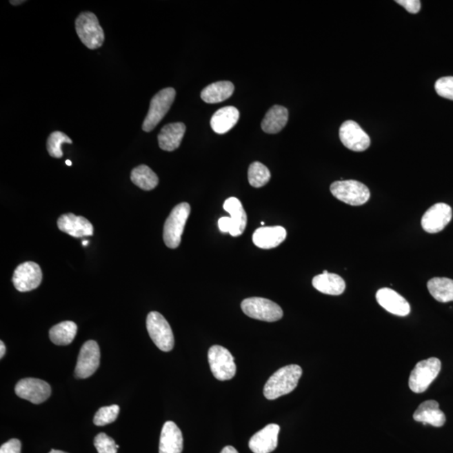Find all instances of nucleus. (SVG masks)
Returning <instances> with one entry per match:
<instances>
[{"instance_id": "obj_40", "label": "nucleus", "mask_w": 453, "mask_h": 453, "mask_svg": "<svg viewBox=\"0 0 453 453\" xmlns=\"http://www.w3.org/2000/svg\"><path fill=\"white\" fill-rule=\"evenodd\" d=\"M49 453H68V452H65L59 450H54L53 449V450L50 451Z\"/></svg>"}, {"instance_id": "obj_10", "label": "nucleus", "mask_w": 453, "mask_h": 453, "mask_svg": "<svg viewBox=\"0 0 453 453\" xmlns=\"http://www.w3.org/2000/svg\"><path fill=\"white\" fill-rule=\"evenodd\" d=\"M208 363L212 374L219 381H230L235 376L234 358L227 348L219 345L211 347L208 351Z\"/></svg>"}, {"instance_id": "obj_3", "label": "nucleus", "mask_w": 453, "mask_h": 453, "mask_svg": "<svg viewBox=\"0 0 453 453\" xmlns=\"http://www.w3.org/2000/svg\"><path fill=\"white\" fill-rule=\"evenodd\" d=\"M191 212L188 203L177 205L166 219L164 225L163 239L165 245L170 249H177L180 245L181 235Z\"/></svg>"}, {"instance_id": "obj_30", "label": "nucleus", "mask_w": 453, "mask_h": 453, "mask_svg": "<svg viewBox=\"0 0 453 453\" xmlns=\"http://www.w3.org/2000/svg\"><path fill=\"white\" fill-rule=\"evenodd\" d=\"M248 178H249V183L252 187L256 188H262L269 183L270 172L261 162H254L250 166Z\"/></svg>"}, {"instance_id": "obj_42", "label": "nucleus", "mask_w": 453, "mask_h": 453, "mask_svg": "<svg viewBox=\"0 0 453 453\" xmlns=\"http://www.w3.org/2000/svg\"><path fill=\"white\" fill-rule=\"evenodd\" d=\"M88 243L89 242L88 241V240H84V241H83V245L87 246L88 245Z\"/></svg>"}, {"instance_id": "obj_9", "label": "nucleus", "mask_w": 453, "mask_h": 453, "mask_svg": "<svg viewBox=\"0 0 453 453\" xmlns=\"http://www.w3.org/2000/svg\"><path fill=\"white\" fill-rule=\"evenodd\" d=\"M147 331L159 350L170 352L173 350L174 335L168 321L157 312H151L147 316Z\"/></svg>"}, {"instance_id": "obj_23", "label": "nucleus", "mask_w": 453, "mask_h": 453, "mask_svg": "<svg viewBox=\"0 0 453 453\" xmlns=\"http://www.w3.org/2000/svg\"><path fill=\"white\" fill-rule=\"evenodd\" d=\"M239 119V111L233 106L220 108L212 115L211 127L215 133L223 134L233 129Z\"/></svg>"}, {"instance_id": "obj_7", "label": "nucleus", "mask_w": 453, "mask_h": 453, "mask_svg": "<svg viewBox=\"0 0 453 453\" xmlns=\"http://www.w3.org/2000/svg\"><path fill=\"white\" fill-rule=\"evenodd\" d=\"M223 208L231 217H223L219 220V230L223 234L230 233L233 237H238L247 225V214L241 201L236 197H230L224 203Z\"/></svg>"}, {"instance_id": "obj_28", "label": "nucleus", "mask_w": 453, "mask_h": 453, "mask_svg": "<svg viewBox=\"0 0 453 453\" xmlns=\"http://www.w3.org/2000/svg\"><path fill=\"white\" fill-rule=\"evenodd\" d=\"M429 292L435 300L443 303L453 301V280L449 278L435 277L428 281Z\"/></svg>"}, {"instance_id": "obj_21", "label": "nucleus", "mask_w": 453, "mask_h": 453, "mask_svg": "<svg viewBox=\"0 0 453 453\" xmlns=\"http://www.w3.org/2000/svg\"><path fill=\"white\" fill-rule=\"evenodd\" d=\"M413 418L417 422L432 425L435 427H443L446 422V416L440 410L439 402L436 401L421 403L414 413Z\"/></svg>"}, {"instance_id": "obj_15", "label": "nucleus", "mask_w": 453, "mask_h": 453, "mask_svg": "<svg viewBox=\"0 0 453 453\" xmlns=\"http://www.w3.org/2000/svg\"><path fill=\"white\" fill-rule=\"evenodd\" d=\"M452 218V208L446 203H436L425 212L421 219V226L429 234L443 231Z\"/></svg>"}, {"instance_id": "obj_43", "label": "nucleus", "mask_w": 453, "mask_h": 453, "mask_svg": "<svg viewBox=\"0 0 453 453\" xmlns=\"http://www.w3.org/2000/svg\"><path fill=\"white\" fill-rule=\"evenodd\" d=\"M328 272L327 270H324L323 272V274H328Z\"/></svg>"}, {"instance_id": "obj_34", "label": "nucleus", "mask_w": 453, "mask_h": 453, "mask_svg": "<svg viewBox=\"0 0 453 453\" xmlns=\"http://www.w3.org/2000/svg\"><path fill=\"white\" fill-rule=\"evenodd\" d=\"M436 94L441 98L453 100V77H443L435 83Z\"/></svg>"}, {"instance_id": "obj_25", "label": "nucleus", "mask_w": 453, "mask_h": 453, "mask_svg": "<svg viewBox=\"0 0 453 453\" xmlns=\"http://www.w3.org/2000/svg\"><path fill=\"white\" fill-rule=\"evenodd\" d=\"M288 110L283 106L274 105L267 112L261 123L262 130L267 134H277L288 122Z\"/></svg>"}, {"instance_id": "obj_32", "label": "nucleus", "mask_w": 453, "mask_h": 453, "mask_svg": "<svg viewBox=\"0 0 453 453\" xmlns=\"http://www.w3.org/2000/svg\"><path fill=\"white\" fill-rule=\"evenodd\" d=\"M119 413V406L118 405L104 406L95 414L94 423L98 427H103V425L113 423L117 419Z\"/></svg>"}, {"instance_id": "obj_29", "label": "nucleus", "mask_w": 453, "mask_h": 453, "mask_svg": "<svg viewBox=\"0 0 453 453\" xmlns=\"http://www.w3.org/2000/svg\"><path fill=\"white\" fill-rule=\"evenodd\" d=\"M132 183L138 188L151 191L157 187L159 178L149 166L141 165L133 169L130 175Z\"/></svg>"}, {"instance_id": "obj_11", "label": "nucleus", "mask_w": 453, "mask_h": 453, "mask_svg": "<svg viewBox=\"0 0 453 453\" xmlns=\"http://www.w3.org/2000/svg\"><path fill=\"white\" fill-rule=\"evenodd\" d=\"M15 394L19 398L38 405L48 400L52 394V389L48 383L41 379L26 378L17 383Z\"/></svg>"}, {"instance_id": "obj_26", "label": "nucleus", "mask_w": 453, "mask_h": 453, "mask_svg": "<svg viewBox=\"0 0 453 453\" xmlns=\"http://www.w3.org/2000/svg\"><path fill=\"white\" fill-rule=\"evenodd\" d=\"M234 91L233 83L228 81H221L205 88L201 92V98L207 103H218L230 99Z\"/></svg>"}, {"instance_id": "obj_38", "label": "nucleus", "mask_w": 453, "mask_h": 453, "mask_svg": "<svg viewBox=\"0 0 453 453\" xmlns=\"http://www.w3.org/2000/svg\"><path fill=\"white\" fill-rule=\"evenodd\" d=\"M6 348L5 343L3 341L0 342V358L3 359V356L6 354Z\"/></svg>"}, {"instance_id": "obj_37", "label": "nucleus", "mask_w": 453, "mask_h": 453, "mask_svg": "<svg viewBox=\"0 0 453 453\" xmlns=\"http://www.w3.org/2000/svg\"><path fill=\"white\" fill-rule=\"evenodd\" d=\"M221 453H239L234 447L227 446L224 447Z\"/></svg>"}, {"instance_id": "obj_5", "label": "nucleus", "mask_w": 453, "mask_h": 453, "mask_svg": "<svg viewBox=\"0 0 453 453\" xmlns=\"http://www.w3.org/2000/svg\"><path fill=\"white\" fill-rule=\"evenodd\" d=\"M332 194L336 199L351 206H361L370 199V189L358 181H339L330 187Z\"/></svg>"}, {"instance_id": "obj_12", "label": "nucleus", "mask_w": 453, "mask_h": 453, "mask_svg": "<svg viewBox=\"0 0 453 453\" xmlns=\"http://www.w3.org/2000/svg\"><path fill=\"white\" fill-rule=\"evenodd\" d=\"M100 363V350L99 344L94 340H89L81 348L75 370L76 377L87 379L92 376Z\"/></svg>"}, {"instance_id": "obj_19", "label": "nucleus", "mask_w": 453, "mask_h": 453, "mask_svg": "<svg viewBox=\"0 0 453 453\" xmlns=\"http://www.w3.org/2000/svg\"><path fill=\"white\" fill-rule=\"evenodd\" d=\"M183 450V433L173 421H166L161 433L159 452L181 453Z\"/></svg>"}, {"instance_id": "obj_20", "label": "nucleus", "mask_w": 453, "mask_h": 453, "mask_svg": "<svg viewBox=\"0 0 453 453\" xmlns=\"http://www.w3.org/2000/svg\"><path fill=\"white\" fill-rule=\"evenodd\" d=\"M286 236L288 233L283 227H261L254 232L253 242L261 249L270 250L284 242Z\"/></svg>"}, {"instance_id": "obj_17", "label": "nucleus", "mask_w": 453, "mask_h": 453, "mask_svg": "<svg viewBox=\"0 0 453 453\" xmlns=\"http://www.w3.org/2000/svg\"><path fill=\"white\" fill-rule=\"evenodd\" d=\"M57 226L63 233L74 238L88 237L94 235V227L87 219L82 216L67 214L57 220Z\"/></svg>"}, {"instance_id": "obj_35", "label": "nucleus", "mask_w": 453, "mask_h": 453, "mask_svg": "<svg viewBox=\"0 0 453 453\" xmlns=\"http://www.w3.org/2000/svg\"><path fill=\"white\" fill-rule=\"evenodd\" d=\"M0 453H21V443L18 439H11L0 447Z\"/></svg>"}, {"instance_id": "obj_33", "label": "nucleus", "mask_w": 453, "mask_h": 453, "mask_svg": "<svg viewBox=\"0 0 453 453\" xmlns=\"http://www.w3.org/2000/svg\"><path fill=\"white\" fill-rule=\"evenodd\" d=\"M94 446L99 453H117L118 452L117 444L105 433H99L96 436Z\"/></svg>"}, {"instance_id": "obj_24", "label": "nucleus", "mask_w": 453, "mask_h": 453, "mask_svg": "<svg viewBox=\"0 0 453 453\" xmlns=\"http://www.w3.org/2000/svg\"><path fill=\"white\" fill-rule=\"evenodd\" d=\"M312 285L326 295L340 296L346 288L345 281L336 274H321L313 278Z\"/></svg>"}, {"instance_id": "obj_22", "label": "nucleus", "mask_w": 453, "mask_h": 453, "mask_svg": "<svg viewBox=\"0 0 453 453\" xmlns=\"http://www.w3.org/2000/svg\"><path fill=\"white\" fill-rule=\"evenodd\" d=\"M185 133L183 123H168L162 128L158 135L159 146L165 151H174L179 148Z\"/></svg>"}, {"instance_id": "obj_6", "label": "nucleus", "mask_w": 453, "mask_h": 453, "mask_svg": "<svg viewBox=\"0 0 453 453\" xmlns=\"http://www.w3.org/2000/svg\"><path fill=\"white\" fill-rule=\"evenodd\" d=\"M441 369V363L439 359L430 358L422 360L410 373V389L417 394L425 392L439 376Z\"/></svg>"}, {"instance_id": "obj_41", "label": "nucleus", "mask_w": 453, "mask_h": 453, "mask_svg": "<svg viewBox=\"0 0 453 453\" xmlns=\"http://www.w3.org/2000/svg\"><path fill=\"white\" fill-rule=\"evenodd\" d=\"M66 164H67L68 166H72V163L71 161H66Z\"/></svg>"}, {"instance_id": "obj_44", "label": "nucleus", "mask_w": 453, "mask_h": 453, "mask_svg": "<svg viewBox=\"0 0 453 453\" xmlns=\"http://www.w3.org/2000/svg\"><path fill=\"white\" fill-rule=\"evenodd\" d=\"M261 225H265V223H264V222H261Z\"/></svg>"}, {"instance_id": "obj_1", "label": "nucleus", "mask_w": 453, "mask_h": 453, "mask_svg": "<svg viewBox=\"0 0 453 453\" xmlns=\"http://www.w3.org/2000/svg\"><path fill=\"white\" fill-rule=\"evenodd\" d=\"M301 375L302 369L299 365H290L281 368L266 382L265 397L267 400L273 401L292 392L296 388Z\"/></svg>"}, {"instance_id": "obj_4", "label": "nucleus", "mask_w": 453, "mask_h": 453, "mask_svg": "<svg viewBox=\"0 0 453 453\" xmlns=\"http://www.w3.org/2000/svg\"><path fill=\"white\" fill-rule=\"evenodd\" d=\"M176 98V90L172 88L162 89L150 101L148 114L143 123L142 129L151 132L168 113Z\"/></svg>"}, {"instance_id": "obj_31", "label": "nucleus", "mask_w": 453, "mask_h": 453, "mask_svg": "<svg viewBox=\"0 0 453 453\" xmlns=\"http://www.w3.org/2000/svg\"><path fill=\"white\" fill-rule=\"evenodd\" d=\"M68 143V144H72L71 138H69L67 134L61 131H54L49 135L46 147L50 157L53 158L60 159L63 157V150H61V145Z\"/></svg>"}, {"instance_id": "obj_2", "label": "nucleus", "mask_w": 453, "mask_h": 453, "mask_svg": "<svg viewBox=\"0 0 453 453\" xmlns=\"http://www.w3.org/2000/svg\"><path fill=\"white\" fill-rule=\"evenodd\" d=\"M75 26L77 36L88 49L95 50L103 46L105 37L94 13L89 11L81 13L76 19Z\"/></svg>"}, {"instance_id": "obj_14", "label": "nucleus", "mask_w": 453, "mask_h": 453, "mask_svg": "<svg viewBox=\"0 0 453 453\" xmlns=\"http://www.w3.org/2000/svg\"><path fill=\"white\" fill-rule=\"evenodd\" d=\"M41 281L42 271L37 263H23L14 270L13 283L19 292H27L37 289L41 285Z\"/></svg>"}, {"instance_id": "obj_39", "label": "nucleus", "mask_w": 453, "mask_h": 453, "mask_svg": "<svg viewBox=\"0 0 453 453\" xmlns=\"http://www.w3.org/2000/svg\"><path fill=\"white\" fill-rule=\"evenodd\" d=\"M10 3L12 6H19V5H21V3H25V1H23V0H21V1H14V0H11Z\"/></svg>"}, {"instance_id": "obj_16", "label": "nucleus", "mask_w": 453, "mask_h": 453, "mask_svg": "<svg viewBox=\"0 0 453 453\" xmlns=\"http://www.w3.org/2000/svg\"><path fill=\"white\" fill-rule=\"evenodd\" d=\"M280 430V425L269 424L261 431L255 433L250 440V450L254 453H270L276 450Z\"/></svg>"}, {"instance_id": "obj_27", "label": "nucleus", "mask_w": 453, "mask_h": 453, "mask_svg": "<svg viewBox=\"0 0 453 453\" xmlns=\"http://www.w3.org/2000/svg\"><path fill=\"white\" fill-rule=\"evenodd\" d=\"M77 332V326L71 321H63L50 328V339L58 346H67L74 340Z\"/></svg>"}, {"instance_id": "obj_8", "label": "nucleus", "mask_w": 453, "mask_h": 453, "mask_svg": "<svg viewBox=\"0 0 453 453\" xmlns=\"http://www.w3.org/2000/svg\"><path fill=\"white\" fill-rule=\"evenodd\" d=\"M243 313L251 319L274 323L282 319L283 311L274 301L261 297H250L241 303Z\"/></svg>"}, {"instance_id": "obj_36", "label": "nucleus", "mask_w": 453, "mask_h": 453, "mask_svg": "<svg viewBox=\"0 0 453 453\" xmlns=\"http://www.w3.org/2000/svg\"><path fill=\"white\" fill-rule=\"evenodd\" d=\"M396 3L404 7L410 14H417L421 10L419 0H396Z\"/></svg>"}, {"instance_id": "obj_13", "label": "nucleus", "mask_w": 453, "mask_h": 453, "mask_svg": "<svg viewBox=\"0 0 453 453\" xmlns=\"http://www.w3.org/2000/svg\"><path fill=\"white\" fill-rule=\"evenodd\" d=\"M339 137L341 142L348 150L355 152H362L370 146V138L358 123L348 120L340 127Z\"/></svg>"}, {"instance_id": "obj_18", "label": "nucleus", "mask_w": 453, "mask_h": 453, "mask_svg": "<svg viewBox=\"0 0 453 453\" xmlns=\"http://www.w3.org/2000/svg\"><path fill=\"white\" fill-rule=\"evenodd\" d=\"M376 299L378 303L391 314L399 316H406L410 314L409 302L392 289L379 290L376 293Z\"/></svg>"}]
</instances>
